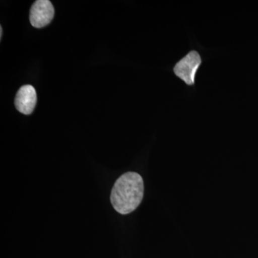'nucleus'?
<instances>
[{
  "instance_id": "1",
  "label": "nucleus",
  "mask_w": 258,
  "mask_h": 258,
  "mask_svg": "<svg viewBox=\"0 0 258 258\" xmlns=\"http://www.w3.org/2000/svg\"><path fill=\"white\" fill-rule=\"evenodd\" d=\"M144 185L142 176L129 171L115 181L111 193V203L120 215H128L137 210L144 198Z\"/></svg>"
},
{
  "instance_id": "2",
  "label": "nucleus",
  "mask_w": 258,
  "mask_h": 258,
  "mask_svg": "<svg viewBox=\"0 0 258 258\" xmlns=\"http://www.w3.org/2000/svg\"><path fill=\"white\" fill-rule=\"evenodd\" d=\"M202 63L203 59L200 54L197 50H191L176 62L173 71L186 86H195L197 73Z\"/></svg>"
},
{
  "instance_id": "3",
  "label": "nucleus",
  "mask_w": 258,
  "mask_h": 258,
  "mask_svg": "<svg viewBox=\"0 0 258 258\" xmlns=\"http://www.w3.org/2000/svg\"><path fill=\"white\" fill-rule=\"evenodd\" d=\"M55 15L53 5L48 0H37L30 12V22L34 28H41L52 21Z\"/></svg>"
},
{
  "instance_id": "4",
  "label": "nucleus",
  "mask_w": 258,
  "mask_h": 258,
  "mask_svg": "<svg viewBox=\"0 0 258 258\" xmlns=\"http://www.w3.org/2000/svg\"><path fill=\"white\" fill-rule=\"evenodd\" d=\"M37 103V93L31 85L22 86L17 93L15 105L17 109L23 114H31Z\"/></svg>"
},
{
  "instance_id": "5",
  "label": "nucleus",
  "mask_w": 258,
  "mask_h": 258,
  "mask_svg": "<svg viewBox=\"0 0 258 258\" xmlns=\"http://www.w3.org/2000/svg\"><path fill=\"white\" fill-rule=\"evenodd\" d=\"M0 35H1L0 37L2 38V37H3V28H2V27H0Z\"/></svg>"
}]
</instances>
